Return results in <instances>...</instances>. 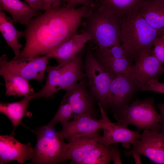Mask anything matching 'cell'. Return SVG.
Instances as JSON below:
<instances>
[{
	"label": "cell",
	"instance_id": "6da1fadb",
	"mask_svg": "<svg viewBox=\"0 0 164 164\" xmlns=\"http://www.w3.org/2000/svg\"><path fill=\"white\" fill-rule=\"evenodd\" d=\"M92 7H51L31 20L24 31L26 43L13 60L48 55L74 35Z\"/></svg>",
	"mask_w": 164,
	"mask_h": 164
},
{
	"label": "cell",
	"instance_id": "7a4b0ae2",
	"mask_svg": "<svg viewBox=\"0 0 164 164\" xmlns=\"http://www.w3.org/2000/svg\"><path fill=\"white\" fill-rule=\"evenodd\" d=\"M119 19L120 43L133 61L142 51H152V46L161 32L152 27L137 11Z\"/></svg>",
	"mask_w": 164,
	"mask_h": 164
},
{
	"label": "cell",
	"instance_id": "3957f363",
	"mask_svg": "<svg viewBox=\"0 0 164 164\" xmlns=\"http://www.w3.org/2000/svg\"><path fill=\"white\" fill-rule=\"evenodd\" d=\"M82 32L89 35L101 49L120 44L118 17L110 11L93 5L83 21Z\"/></svg>",
	"mask_w": 164,
	"mask_h": 164
},
{
	"label": "cell",
	"instance_id": "277c9868",
	"mask_svg": "<svg viewBox=\"0 0 164 164\" xmlns=\"http://www.w3.org/2000/svg\"><path fill=\"white\" fill-rule=\"evenodd\" d=\"M54 127L47 124L35 131L37 140L31 163L53 164L65 161L68 144Z\"/></svg>",
	"mask_w": 164,
	"mask_h": 164
},
{
	"label": "cell",
	"instance_id": "5b68a950",
	"mask_svg": "<svg viewBox=\"0 0 164 164\" xmlns=\"http://www.w3.org/2000/svg\"><path fill=\"white\" fill-rule=\"evenodd\" d=\"M117 124L127 126L131 125L138 130L149 129L160 131L161 116L157 111L152 97L136 100L121 113L114 114Z\"/></svg>",
	"mask_w": 164,
	"mask_h": 164
},
{
	"label": "cell",
	"instance_id": "8992f818",
	"mask_svg": "<svg viewBox=\"0 0 164 164\" xmlns=\"http://www.w3.org/2000/svg\"><path fill=\"white\" fill-rule=\"evenodd\" d=\"M142 88L139 82L129 74L116 76L111 82L103 106L114 114H119L129 106L135 95Z\"/></svg>",
	"mask_w": 164,
	"mask_h": 164
},
{
	"label": "cell",
	"instance_id": "52a82bcc",
	"mask_svg": "<svg viewBox=\"0 0 164 164\" xmlns=\"http://www.w3.org/2000/svg\"><path fill=\"white\" fill-rule=\"evenodd\" d=\"M83 66L91 93L103 106L111 82L116 76L105 69L90 48L87 50Z\"/></svg>",
	"mask_w": 164,
	"mask_h": 164
},
{
	"label": "cell",
	"instance_id": "ba28073f",
	"mask_svg": "<svg viewBox=\"0 0 164 164\" xmlns=\"http://www.w3.org/2000/svg\"><path fill=\"white\" fill-rule=\"evenodd\" d=\"M50 58L48 55H46L23 57L9 61L7 55L4 54L0 57V67L28 80H34L42 83Z\"/></svg>",
	"mask_w": 164,
	"mask_h": 164
},
{
	"label": "cell",
	"instance_id": "9c48e42d",
	"mask_svg": "<svg viewBox=\"0 0 164 164\" xmlns=\"http://www.w3.org/2000/svg\"><path fill=\"white\" fill-rule=\"evenodd\" d=\"M132 145V149L125 153L126 156L138 154L156 164H164V134L162 131L144 130Z\"/></svg>",
	"mask_w": 164,
	"mask_h": 164
},
{
	"label": "cell",
	"instance_id": "30bf717a",
	"mask_svg": "<svg viewBox=\"0 0 164 164\" xmlns=\"http://www.w3.org/2000/svg\"><path fill=\"white\" fill-rule=\"evenodd\" d=\"M98 105L103 121L102 144L103 145L108 148L112 144L121 143L124 146L128 148L130 144L133 145L140 138L141 134L139 130L132 131L127 126L112 122L101 103L99 102Z\"/></svg>",
	"mask_w": 164,
	"mask_h": 164
},
{
	"label": "cell",
	"instance_id": "8fae6325",
	"mask_svg": "<svg viewBox=\"0 0 164 164\" xmlns=\"http://www.w3.org/2000/svg\"><path fill=\"white\" fill-rule=\"evenodd\" d=\"M134 61L128 74L136 79L142 87L150 80L158 79L160 75L164 74L163 63L152 54V51H141Z\"/></svg>",
	"mask_w": 164,
	"mask_h": 164
},
{
	"label": "cell",
	"instance_id": "7c38bea8",
	"mask_svg": "<svg viewBox=\"0 0 164 164\" xmlns=\"http://www.w3.org/2000/svg\"><path fill=\"white\" fill-rule=\"evenodd\" d=\"M102 136L98 131L94 133L73 136L67 140L68 143L65 160L70 164H80L93 149L102 145Z\"/></svg>",
	"mask_w": 164,
	"mask_h": 164
},
{
	"label": "cell",
	"instance_id": "4fadbf2b",
	"mask_svg": "<svg viewBox=\"0 0 164 164\" xmlns=\"http://www.w3.org/2000/svg\"><path fill=\"white\" fill-rule=\"evenodd\" d=\"M33 156V148L30 143H21L12 134L0 136V164H6L13 161L23 164L32 160Z\"/></svg>",
	"mask_w": 164,
	"mask_h": 164
},
{
	"label": "cell",
	"instance_id": "5bb4252c",
	"mask_svg": "<svg viewBox=\"0 0 164 164\" xmlns=\"http://www.w3.org/2000/svg\"><path fill=\"white\" fill-rule=\"evenodd\" d=\"M84 82L81 80L76 84L66 91L64 97L71 106L74 118L82 114L95 118L92 100Z\"/></svg>",
	"mask_w": 164,
	"mask_h": 164
},
{
	"label": "cell",
	"instance_id": "9a60e30c",
	"mask_svg": "<svg viewBox=\"0 0 164 164\" xmlns=\"http://www.w3.org/2000/svg\"><path fill=\"white\" fill-rule=\"evenodd\" d=\"M70 121L61 122V130L59 132L64 139L78 135L91 134L102 129L103 121L96 119L87 114H82L75 117Z\"/></svg>",
	"mask_w": 164,
	"mask_h": 164
},
{
	"label": "cell",
	"instance_id": "2e32d148",
	"mask_svg": "<svg viewBox=\"0 0 164 164\" xmlns=\"http://www.w3.org/2000/svg\"><path fill=\"white\" fill-rule=\"evenodd\" d=\"M92 40L88 34L81 32L76 34L48 55L56 60L58 64L71 60L77 56L86 44Z\"/></svg>",
	"mask_w": 164,
	"mask_h": 164
},
{
	"label": "cell",
	"instance_id": "e0dca14e",
	"mask_svg": "<svg viewBox=\"0 0 164 164\" xmlns=\"http://www.w3.org/2000/svg\"><path fill=\"white\" fill-rule=\"evenodd\" d=\"M0 9L10 14L15 24L26 26L30 21L42 13L40 9L20 0H0Z\"/></svg>",
	"mask_w": 164,
	"mask_h": 164
},
{
	"label": "cell",
	"instance_id": "ac0fdd59",
	"mask_svg": "<svg viewBox=\"0 0 164 164\" xmlns=\"http://www.w3.org/2000/svg\"><path fill=\"white\" fill-rule=\"evenodd\" d=\"M59 91L68 90L85 77L82 51L72 59L62 63Z\"/></svg>",
	"mask_w": 164,
	"mask_h": 164
},
{
	"label": "cell",
	"instance_id": "d6986e66",
	"mask_svg": "<svg viewBox=\"0 0 164 164\" xmlns=\"http://www.w3.org/2000/svg\"><path fill=\"white\" fill-rule=\"evenodd\" d=\"M137 11L152 27L162 34L163 33L164 31V0H145Z\"/></svg>",
	"mask_w": 164,
	"mask_h": 164
},
{
	"label": "cell",
	"instance_id": "ffe728a7",
	"mask_svg": "<svg viewBox=\"0 0 164 164\" xmlns=\"http://www.w3.org/2000/svg\"><path fill=\"white\" fill-rule=\"evenodd\" d=\"M32 95L24 96L21 101L10 103H1L0 112L5 115L11 121L13 126L11 134L14 135L15 129L19 125L26 127L22 122V119L25 116L31 117L32 114L27 109L29 101L32 99Z\"/></svg>",
	"mask_w": 164,
	"mask_h": 164
},
{
	"label": "cell",
	"instance_id": "44dd1931",
	"mask_svg": "<svg viewBox=\"0 0 164 164\" xmlns=\"http://www.w3.org/2000/svg\"><path fill=\"white\" fill-rule=\"evenodd\" d=\"M0 74L5 82L6 96L21 97L34 93L27 80L10 72L2 67H0Z\"/></svg>",
	"mask_w": 164,
	"mask_h": 164
},
{
	"label": "cell",
	"instance_id": "7402d4cb",
	"mask_svg": "<svg viewBox=\"0 0 164 164\" xmlns=\"http://www.w3.org/2000/svg\"><path fill=\"white\" fill-rule=\"evenodd\" d=\"M12 19L8 16L0 9V31L7 44L13 50L15 56H18L22 45L19 43L18 39L24 35V31L15 29Z\"/></svg>",
	"mask_w": 164,
	"mask_h": 164
},
{
	"label": "cell",
	"instance_id": "603a6c76",
	"mask_svg": "<svg viewBox=\"0 0 164 164\" xmlns=\"http://www.w3.org/2000/svg\"><path fill=\"white\" fill-rule=\"evenodd\" d=\"M145 0H94V6L101 7L115 14L118 18L137 11Z\"/></svg>",
	"mask_w": 164,
	"mask_h": 164
},
{
	"label": "cell",
	"instance_id": "cb8c5ba5",
	"mask_svg": "<svg viewBox=\"0 0 164 164\" xmlns=\"http://www.w3.org/2000/svg\"><path fill=\"white\" fill-rule=\"evenodd\" d=\"M61 68V63L53 66H47L46 71L48 73V76L46 84L41 90L31 94L33 96L32 99L53 98L59 91Z\"/></svg>",
	"mask_w": 164,
	"mask_h": 164
},
{
	"label": "cell",
	"instance_id": "d4e9b609",
	"mask_svg": "<svg viewBox=\"0 0 164 164\" xmlns=\"http://www.w3.org/2000/svg\"><path fill=\"white\" fill-rule=\"evenodd\" d=\"M133 61L131 57H127L99 62L107 71L117 76L128 74Z\"/></svg>",
	"mask_w": 164,
	"mask_h": 164
},
{
	"label": "cell",
	"instance_id": "484cf974",
	"mask_svg": "<svg viewBox=\"0 0 164 164\" xmlns=\"http://www.w3.org/2000/svg\"><path fill=\"white\" fill-rule=\"evenodd\" d=\"M112 160L108 148L102 145L92 150L80 164H108Z\"/></svg>",
	"mask_w": 164,
	"mask_h": 164
},
{
	"label": "cell",
	"instance_id": "4316f807",
	"mask_svg": "<svg viewBox=\"0 0 164 164\" xmlns=\"http://www.w3.org/2000/svg\"><path fill=\"white\" fill-rule=\"evenodd\" d=\"M94 53L99 62L125 57H131L120 44L101 49L96 48Z\"/></svg>",
	"mask_w": 164,
	"mask_h": 164
},
{
	"label": "cell",
	"instance_id": "83f0119b",
	"mask_svg": "<svg viewBox=\"0 0 164 164\" xmlns=\"http://www.w3.org/2000/svg\"><path fill=\"white\" fill-rule=\"evenodd\" d=\"M73 118L71 106L66 98L63 97L57 112L48 124L55 127V125L59 122L68 121Z\"/></svg>",
	"mask_w": 164,
	"mask_h": 164
},
{
	"label": "cell",
	"instance_id": "f1b7e54d",
	"mask_svg": "<svg viewBox=\"0 0 164 164\" xmlns=\"http://www.w3.org/2000/svg\"><path fill=\"white\" fill-rule=\"evenodd\" d=\"M152 91L164 94V83L159 82L158 79H152L143 87L141 91Z\"/></svg>",
	"mask_w": 164,
	"mask_h": 164
},
{
	"label": "cell",
	"instance_id": "f546056e",
	"mask_svg": "<svg viewBox=\"0 0 164 164\" xmlns=\"http://www.w3.org/2000/svg\"><path fill=\"white\" fill-rule=\"evenodd\" d=\"M152 54L162 63H164V40L159 37L155 41Z\"/></svg>",
	"mask_w": 164,
	"mask_h": 164
},
{
	"label": "cell",
	"instance_id": "4dcf8cb0",
	"mask_svg": "<svg viewBox=\"0 0 164 164\" xmlns=\"http://www.w3.org/2000/svg\"><path fill=\"white\" fill-rule=\"evenodd\" d=\"M108 148L110 151L112 159L114 164H122L120 157L121 152L118 148V144H112L108 147Z\"/></svg>",
	"mask_w": 164,
	"mask_h": 164
},
{
	"label": "cell",
	"instance_id": "1f68e13d",
	"mask_svg": "<svg viewBox=\"0 0 164 164\" xmlns=\"http://www.w3.org/2000/svg\"><path fill=\"white\" fill-rule=\"evenodd\" d=\"M94 0H63L62 5L70 8H75L79 5H84L91 4Z\"/></svg>",
	"mask_w": 164,
	"mask_h": 164
},
{
	"label": "cell",
	"instance_id": "d6a6232c",
	"mask_svg": "<svg viewBox=\"0 0 164 164\" xmlns=\"http://www.w3.org/2000/svg\"><path fill=\"white\" fill-rule=\"evenodd\" d=\"M63 0H42L43 10L51 7H58L62 5Z\"/></svg>",
	"mask_w": 164,
	"mask_h": 164
},
{
	"label": "cell",
	"instance_id": "836d02e7",
	"mask_svg": "<svg viewBox=\"0 0 164 164\" xmlns=\"http://www.w3.org/2000/svg\"><path fill=\"white\" fill-rule=\"evenodd\" d=\"M31 7L43 10L42 0H25Z\"/></svg>",
	"mask_w": 164,
	"mask_h": 164
},
{
	"label": "cell",
	"instance_id": "e575fe53",
	"mask_svg": "<svg viewBox=\"0 0 164 164\" xmlns=\"http://www.w3.org/2000/svg\"><path fill=\"white\" fill-rule=\"evenodd\" d=\"M158 105L161 116L162 124H164V103L159 104Z\"/></svg>",
	"mask_w": 164,
	"mask_h": 164
},
{
	"label": "cell",
	"instance_id": "d590c367",
	"mask_svg": "<svg viewBox=\"0 0 164 164\" xmlns=\"http://www.w3.org/2000/svg\"><path fill=\"white\" fill-rule=\"evenodd\" d=\"M140 155L138 154H133L132 156L134 158L135 163L136 164H141V162L140 160Z\"/></svg>",
	"mask_w": 164,
	"mask_h": 164
},
{
	"label": "cell",
	"instance_id": "8d00e7d4",
	"mask_svg": "<svg viewBox=\"0 0 164 164\" xmlns=\"http://www.w3.org/2000/svg\"><path fill=\"white\" fill-rule=\"evenodd\" d=\"M159 37L164 40V31Z\"/></svg>",
	"mask_w": 164,
	"mask_h": 164
},
{
	"label": "cell",
	"instance_id": "74e56055",
	"mask_svg": "<svg viewBox=\"0 0 164 164\" xmlns=\"http://www.w3.org/2000/svg\"><path fill=\"white\" fill-rule=\"evenodd\" d=\"M162 132L164 134V124H162Z\"/></svg>",
	"mask_w": 164,
	"mask_h": 164
},
{
	"label": "cell",
	"instance_id": "f35d334b",
	"mask_svg": "<svg viewBox=\"0 0 164 164\" xmlns=\"http://www.w3.org/2000/svg\"></svg>",
	"mask_w": 164,
	"mask_h": 164
}]
</instances>
